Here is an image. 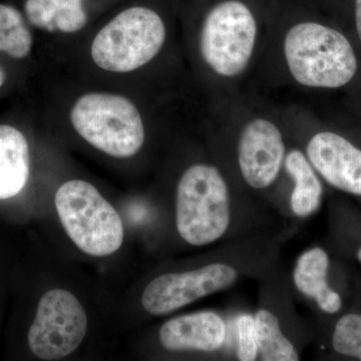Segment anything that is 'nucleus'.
<instances>
[{
	"instance_id": "nucleus-3",
	"label": "nucleus",
	"mask_w": 361,
	"mask_h": 361,
	"mask_svg": "<svg viewBox=\"0 0 361 361\" xmlns=\"http://www.w3.org/2000/svg\"><path fill=\"white\" fill-rule=\"evenodd\" d=\"M230 218L229 189L219 169L208 164L188 168L176 194L180 236L190 245H208L225 234Z\"/></svg>"
},
{
	"instance_id": "nucleus-18",
	"label": "nucleus",
	"mask_w": 361,
	"mask_h": 361,
	"mask_svg": "<svg viewBox=\"0 0 361 361\" xmlns=\"http://www.w3.org/2000/svg\"><path fill=\"white\" fill-rule=\"evenodd\" d=\"M332 344L339 355L361 360V315L348 314L336 323Z\"/></svg>"
},
{
	"instance_id": "nucleus-22",
	"label": "nucleus",
	"mask_w": 361,
	"mask_h": 361,
	"mask_svg": "<svg viewBox=\"0 0 361 361\" xmlns=\"http://www.w3.org/2000/svg\"><path fill=\"white\" fill-rule=\"evenodd\" d=\"M357 258H358V260H360V262L361 263V248L360 249V251H358Z\"/></svg>"
},
{
	"instance_id": "nucleus-12",
	"label": "nucleus",
	"mask_w": 361,
	"mask_h": 361,
	"mask_svg": "<svg viewBox=\"0 0 361 361\" xmlns=\"http://www.w3.org/2000/svg\"><path fill=\"white\" fill-rule=\"evenodd\" d=\"M30 175V146L16 128L0 125V201L25 189Z\"/></svg>"
},
{
	"instance_id": "nucleus-8",
	"label": "nucleus",
	"mask_w": 361,
	"mask_h": 361,
	"mask_svg": "<svg viewBox=\"0 0 361 361\" xmlns=\"http://www.w3.org/2000/svg\"><path fill=\"white\" fill-rule=\"evenodd\" d=\"M235 268L222 263L183 273H169L152 280L144 290L142 304L149 314L166 315L198 299L231 286Z\"/></svg>"
},
{
	"instance_id": "nucleus-16",
	"label": "nucleus",
	"mask_w": 361,
	"mask_h": 361,
	"mask_svg": "<svg viewBox=\"0 0 361 361\" xmlns=\"http://www.w3.org/2000/svg\"><path fill=\"white\" fill-rule=\"evenodd\" d=\"M258 353L263 361H297L295 348L282 334L276 316L270 311L259 310L255 316Z\"/></svg>"
},
{
	"instance_id": "nucleus-17",
	"label": "nucleus",
	"mask_w": 361,
	"mask_h": 361,
	"mask_svg": "<svg viewBox=\"0 0 361 361\" xmlns=\"http://www.w3.org/2000/svg\"><path fill=\"white\" fill-rule=\"evenodd\" d=\"M32 33L20 11L0 4V52L13 59H25L32 51Z\"/></svg>"
},
{
	"instance_id": "nucleus-1",
	"label": "nucleus",
	"mask_w": 361,
	"mask_h": 361,
	"mask_svg": "<svg viewBox=\"0 0 361 361\" xmlns=\"http://www.w3.org/2000/svg\"><path fill=\"white\" fill-rule=\"evenodd\" d=\"M282 56L292 80L305 89H339L357 71L355 49L345 35L317 21L291 25L282 40Z\"/></svg>"
},
{
	"instance_id": "nucleus-21",
	"label": "nucleus",
	"mask_w": 361,
	"mask_h": 361,
	"mask_svg": "<svg viewBox=\"0 0 361 361\" xmlns=\"http://www.w3.org/2000/svg\"><path fill=\"white\" fill-rule=\"evenodd\" d=\"M6 73H4V71L0 68V87H2V85H4V82H6Z\"/></svg>"
},
{
	"instance_id": "nucleus-14",
	"label": "nucleus",
	"mask_w": 361,
	"mask_h": 361,
	"mask_svg": "<svg viewBox=\"0 0 361 361\" xmlns=\"http://www.w3.org/2000/svg\"><path fill=\"white\" fill-rule=\"evenodd\" d=\"M25 9L33 25L49 32L75 33L87 23L82 0H26Z\"/></svg>"
},
{
	"instance_id": "nucleus-11",
	"label": "nucleus",
	"mask_w": 361,
	"mask_h": 361,
	"mask_svg": "<svg viewBox=\"0 0 361 361\" xmlns=\"http://www.w3.org/2000/svg\"><path fill=\"white\" fill-rule=\"evenodd\" d=\"M227 329L222 317L201 311L172 318L161 327V345L171 351H215L222 348Z\"/></svg>"
},
{
	"instance_id": "nucleus-19",
	"label": "nucleus",
	"mask_w": 361,
	"mask_h": 361,
	"mask_svg": "<svg viewBox=\"0 0 361 361\" xmlns=\"http://www.w3.org/2000/svg\"><path fill=\"white\" fill-rule=\"evenodd\" d=\"M238 349L237 356L241 361L256 360L258 355L255 317L250 314L240 315L236 320Z\"/></svg>"
},
{
	"instance_id": "nucleus-15",
	"label": "nucleus",
	"mask_w": 361,
	"mask_h": 361,
	"mask_svg": "<svg viewBox=\"0 0 361 361\" xmlns=\"http://www.w3.org/2000/svg\"><path fill=\"white\" fill-rule=\"evenodd\" d=\"M284 167L295 184L290 199L292 211L300 217L314 213L322 204L323 189L307 156L300 149H291L285 157Z\"/></svg>"
},
{
	"instance_id": "nucleus-10",
	"label": "nucleus",
	"mask_w": 361,
	"mask_h": 361,
	"mask_svg": "<svg viewBox=\"0 0 361 361\" xmlns=\"http://www.w3.org/2000/svg\"><path fill=\"white\" fill-rule=\"evenodd\" d=\"M311 165L331 186L361 196V149L336 133H316L306 147Z\"/></svg>"
},
{
	"instance_id": "nucleus-7",
	"label": "nucleus",
	"mask_w": 361,
	"mask_h": 361,
	"mask_svg": "<svg viewBox=\"0 0 361 361\" xmlns=\"http://www.w3.org/2000/svg\"><path fill=\"white\" fill-rule=\"evenodd\" d=\"M87 331V312L77 297L52 289L40 298L28 329V348L39 360H63L77 350Z\"/></svg>"
},
{
	"instance_id": "nucleus-5",
	"label": "nucleus",
	"mask_w": 361,
	"mask_h": 361,
	"mask_svg": "<svg viewBox=\"0 0 361 361\" xmlns=\"http://www.w3.org/2000/svg\"><path fill=\"white\" fill-rule=\"evenodd\" d=\"M63 229L80 250L104 257L121 248L125 230L120 215L96 187L84 180L63 183L54 197Z\"/></svg>"
},
{
	"instance_id": "nucleus-20",
	"label": "nucleus",
	"mask_w": 361,
	"mask_h": 361,
	"mask_svg": "<svg viewBox=\"0 0 361 361\" xmlns=\"http://www.w3.org/2000/svg\"><path fill=\"white\" fill-rule=\"evenodd\" d=\"M355 25L356 32L361 42V0H355Z\"/></svg>"
},
{
	"instance_id": "nucleus-13",
	"label": "nucleus",
	"mask_w": 361,
	"mask_h": 361,
	"mask_svg": "<svg viewBox=\"0 0 361 361\" xmlns=\"http://www.w3.org/2000/svg\"><path fill=\"white\" fill-rule=\"evenodd\" d=\"M329 267L326 252L322 248L311 249L297 261L293 279L301 293L314 299L320 310L332 314L341 310L342 301L339 294L327 283Z\"/></svg>"
},
{
	"instance_id": "nucleus-4",
	"label": "nucleus",
	"mask_w": 361,
	"mask_h": 361,
	"mask_svg": "<svg viewBox=\"0 0 361 361\" xmlns=\"http://www.w3.org/2000/svg\"><path fill=\"white\" fill-rule=\"evenodd\" d=\"M70 118L85 142L114 158H132L144 145L146 133L141 113L121 94H85L73 104Z\"/></svg>"
},
{
	"instance_id": "nucleus-2",
	"label": "nucleus",
	"mask_w": 361,
	"mask_h": 361,
	"mask_svg": "<svg viewBox=\"0 0 361 361\" xmlns=\"http://www.w3.org/2000/svg\"><path fill=\"white\" fill-rule=\"evenodd\" d=\"M257 18L241 0H223L204 18L199 33L201 58L216 77L236 80L257 51Z\"/></svg>"
},
{
	"instance_id": "nucleus-6",
	"label": "nucleus",
	"mask_w": 361,
	"mask_h": 361,
	"mask_svg": "<svg viewBox=\"0 0 361 361\" xmlns=\"http://www.w3.org/2000/svg\"><path fill=\"white\" fill-rule=\"evenodd\" d=\"M166 39L167 28L160 14L148 7H130L97 32L90 54L102 70L130 73L151 63Z\"/></svg>"
},
{
	"instance_id": "nucleus-9",
	"label": "nucleus",
	"mask_w": 361,
	"mask_h": 361,
	"mask_svg": "<svg viewBox=\"0 0 361 361\" xmlns=\"http://www.w3.org/2000/svg\"><path fill=\"white\" fill-rule=\"evenodd\" d=\"M238 165L244 180L254 189H265L277 179L286 157L279 127L263 116L252 118L238 140Z\"/></svg>"
}]
</instances>
